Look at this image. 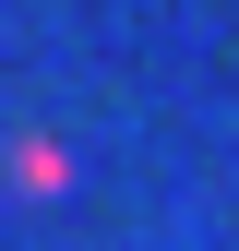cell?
Here are the masks:
<instances>
[{
  "label": "cell",
  "mask_w": 239,
  "mask_h": 251,
  "mask_svg": "<svg viewBox=\"0 0 239 251\" xmlns=\"http://www.w3.org/2000/svg\"><path fill=\"white\" fill-rule=\"evenodd\" d=\"M60 179H72L60 144H12V192H60Z\"/></svg>",
  "instance_id": "cell-1"
}]
</instances>
